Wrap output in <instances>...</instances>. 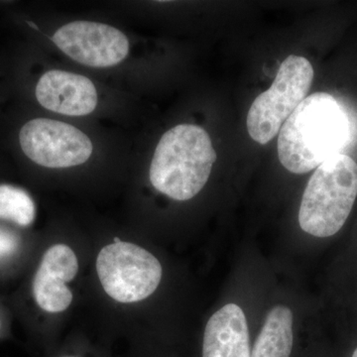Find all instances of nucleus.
<instances>
[{
	"label": "nucleus",
	"instance_id": "obj_1",
	"mask_svg": "<svg viewBox=\"0 0 357 357\" xmlns=\"http://www.w3.org/2000/svg\"><path fill=\"white\" fill-rule=\"evenodd\" d=\"M349 137V117L337 100L330 93H314L282 126L279 160L289 172L306 174L340 154Z\"/></svg>",
	"mask_w": 357,
	"mask_h": 357
},
{
	"label": "nucleus",
	"instance_id": "obj_2",
	"mask_svg": "<svg viewBox=\"0 0 357 357\" xmlns=\"http://www.w3.org/2000/svg\"><path fill=\"white\" fill-rule=\"evenodd\" d=\"M215 160L208 133L201 126L180 124L160 139L150 166V181L169 198L188 201L203 190Z\"/></svg>",
	"mask_w": 357,
	"mask_h": 357
},
{
	"label": "nucleus",
	"instance_id": "obj_3",
	"mask_svg": "<svg viewBox=\"0 0 357 357\" xmlns=\"http://www.w3.org/2000/svg\"><path fill=\"white\" fill-rule=\"evenodd\" d=\"M357 197V164L337 154L316 169L310 178L299 211L301 229L316 237L337 234L351 215Z\"/></svg>",
	"mask_w": 357,
	"mask_h": 357
},
{
	"label": "nucleus",
	"instance_id": "obj_4",
	"mask_svg": "<svg viewBox=\"0 0 357 357\" xmlns=\"http://www.w3.org/2000/svg\"><path fill=\"white\" fill-rule=\"evenodd\" d=\"M314 75L306 58L290 55L283 61L273 84L249 109L246 126L255 142L267 144L280 132L284 122L307 98Z\"/></svg>",
	"mask_w": 357,
	"mask_h": 357
},
{
	"label": "nucleus",
	"instance_id": "obj_5",
	"mask_svg": "<svg viewBox=\"0 0 357 357\" xmlns=\"http://www.w3.org/2000/svg\"><path fill=\"white\" fill-rule=\"evenodd\" d=\"M96 271L105 293L126 304L146 299L162 279L161 264L153 255L119 238L100 250Z\"/></svg>",
	"mask_w": 357,
	"mask_h": 357
},
{
	"label": "nucleus",
	"instance_id": "obj_6",
	"mask_svg": "<svg viewBox=\"0 0 357 357\" xmlns=\"http://www.w3.org/2000/svg\"><path fill=\"white\" fill-rule=\"evenodd\" d=\"M21 149L34 163L46 168H69L82 165L93 153V143L70 126L48 119L28 121L20 133Z\"/></svg>",
	"mask_w": 357,
	"mask_h": 357
},
{
	"label": "nucleus",
	"instance_id": "obj_7",
	"mask_svg": "<svg viewBox=\"0 0 357 357\" xmlns=\"http://www.w3.org/2000/svg\"><path fill=\"white\" fill-rule=\"evenodd\" d=\"M54 43L73 60L93 68L112 67L128 55L126 35L112 26L91 21H74L53 36Z\"/></svg>",
	"mask_w": 357,
	"mask_h": 357
},
{
	"label": "nucleus",
	"instance_id": "obj_8",
	"mask_svg": "<svg viewBox=\"0 0 357 357\" xmlns=\"http://www.w3.org/2000/svg\"><path fill=\"white\" fill-rule=\"evenodd\" d=\"M79 262L65 244H56L45 251L31 281V296L40 309L47 312H64L73 294L66 283L76 277Z\"/></svg>",
	"mask_w": 357,
	"mask_h": 357
},
{
	"label": "nucleus",
	"instance_id": "obj_9",
	"mask_svg": "<svg viewBox=\"0 0 357 357\" xmlns=\"http://www.w3.org/2000/svg\"><path fill=\"white\" fill-rule=\"evenodd\" d=\"M36 98L45 109L70 116L91 114L98 105L95 84L88 77L52 70L40 77Z\"/></svg>",
	"mask_w": 357,
	"mask_h": 357
},
{
	"label": "nucleus",
	"instance_id": "obj_10",
	"mask_svg": "<svg viewBox=\"0 0 357 357\" xmlns=\"http://www.w3.org/2000/svg\"><path fill=\"white\" fill-rule=\"evenodd\" d=\"M248 321L241 307L227 304L211 317L204 335L203 357H250Z\"/></svg>",
	"mask_w": 357,
	"mask_h": 357
},
{
	"label": "nucleus",
	"instance_id": "obj_11",
	"mask_svg": "<svg viewBox=\"0 0 357 357\" xmlns=\"http://www.w3.org/2000/svg\"><path fill=\"white\" fill-rule=\"evenodd\" d=\"M293 340L292 311L285 306L274 307L267 314L250 357H290Z\"/></svg>",
	"mask_w": 357,
	"mask_h": 357
},
{
	"label": "nucleus",
	"instance_id": "obj_12",
	"mask_svg": "<svg viewBox=\"0 0 357 357\" xmlns=\"http://www.w3.org/2000/svg\"><path fill=\"white\" fill-rule=\"evenodd\" d=\"M36 218V206L29 194L15 185H0V220L27 229Z\"/></svg>",
	"mask_w": 357,
	"mask_h": 357
},
{
	"label": "nucleus",
	"instance_id": "obj_13",
	"mask_svg": "<svg viewBox=\"0 0 357 357\" xmlns=\"http://www.w3.org/2000/svg\"><path fill=\"white\" fill-rule=\"evenodd\" d=\"M23 241L17 232L0 225V268L20 255Z\"/></svg>",
	"mask_w": 357,
	"mask_h": 357
},
{
	"label": "nucleus",
	"instance_id": "obj_14",
	"mask_svg": "<svg viewBox=\"0 0 357 357\" xmlns=\"http://www.w3.org/2000/svg\"><path fill=\"white\" fill-rule=\"evenodd\" d=\"M3 325H4L3 317H2L1 312H0V333H1L2 330H3Z\"/></svg>",
	"mask_w": 357,
	"mask_h": 357
},
{
	"label": "nucleus",
	"instance_id": "obj_15",
	"mask_svg": "<svg viewBox=\"0 0 357 357\" xmlns=\"http://www.w3.org/2000/svg\"><path fill=\"white\" fill-rule=\"evenodd\" d=\"M352 357H357V349L354 351V354H352Z\"/></svg>",
	"mask_w": 357,
	"mask_h": 357
}]
</instances>
